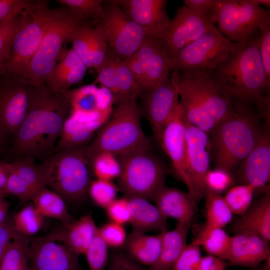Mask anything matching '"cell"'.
I'll return each instance as SVG.
<instances>
[{"mask_svg":"<svg viewBox=\"0 0 270 270\" xmlns=\"http://www.w3.org/2000/svg\"><path fill=\"white\" fill-rule=\"evenodd\" d=\"M190 222H178L173 230L162 233L161 252L150 270H168L178 258L186 244Z\"/></svg>","mask_w":270,"mask_h":270,"instance_id":"obj_30","label":"cell"},{"mask_svg":"<svg viewBox=\"0 0 270 270\" xmlns=\"http://www.w3.org/2000/svg\"><path fill=\"white\" fill-rule=\"evenodd\" d=\"M117 56L108 46L107 56L100 67L96 70V82L108 90L114 96L117 94L116 61Z\"/></svg>","mask_w":270,"mask_h":270,"instance_id":"obj_44","label":"cell"},{"mask_svg":"<svg viewBox=\"0 0 270 270\" xmlns=\"http://www.w3.org/2000/svg\"><path fill=\"white\" fill-rule=\"evenodd\" d=\"M183 120L186 128L187 166L192 183L190 194L198 200L204 197L207 192L204 178L210 169L211 142L208 133Z\"/></svg>","mask_w":270,"mask_h":270,"instance_id":"obj_18","label":"cell"},{"mask_svg":"<svg viewBox=\"0 0 270 270\" xmlns=\"http://www.w3.org/2000/svg\"><path fill=\"white\" fill-rule=\"evenodd\" d=\"M234 106V112L208 134L215 168L230 172L252 150L262 130L258 123L259 114H255L250 106Z\"/></svg>","mask_w":270,"mask_h":270,"instance_id":"obj_4","label":"cell"},{"mask_svg":"<svg viewBox=\"0 0 270 270\" xmlns=\"http://www.w3.org/2000/svg\"><path fill=\"white\" fill-rule=\"evenodd\" d=\"M10 206V203L4 199V197H0V224L3 222L8 218V214Z\"/></svg>","mask_w":270,"mask_h":270,"instance_id":"obj_59","label":"cell"},{"mask_svg":"<svg viewBox=\"0 0 270 270\" xmlns=\"http://www.w3.org/2000/svg\"><path fill=\"white\" fill-rule=\"evenodd\" d=\"M94 28L112 52L122 60L132 56L149 38L114 0L104 2L100 18Z\"/></svg>","mask_w":270,"mask_h":270,"instance_id":"obj_11","label":"cell"},{"mask_svg":"<svg viewBox=\"0 0 270 270\" xmlns=\"http://www.w3.org/2000/svg\"><path fill=\"white\" fill-rule=\"evenodd\" d=\"M206 199V224L222 228L230 223L232 213L220 194L208 190Z\"/></svg>","mask_w":270,"mask_h":270,"instance_id":"obj_36","label":"cell"},{"mask_svg":"<svg viewBox=\"0 0 270 270\" xmlns=\"http://www.w3.org/2000/svg\"><path fill=\"white\" fill-rule=\"evenodd\" d=\"M99 234L108 246L122 247L126 238V230L123 226L110 222L98 228Z\"/></svg>","mask_w":270,"mask_h":270,"instance_id":"obj_50","label":"cell"},{"mask_svg":"<svg viewBox=\"0 0 270 270\" xmlns=\"http://www.w3.org/2000/svg\"><path fill=\"white\" fill-rule=\"evenodd\" d=\"M6 196L5 194L3 192H0V197H4Z\"/></svg>","mask_w":270,"mask_h":270,"instance_id":"obj_64","label":"cell"},{"mask_svg":"<svg viewBox=\"0 0 270 270\" xmlns=\"http://www.w3.org/2000/svg\"><path fill=\"white\" fill-rule=\"evenodd\" d=\"M34 160L29 158H20L11 162L12 168L22 183L34 197L46 186Z\"/></svg>","mask_w":270,"mask_h":270,"instance_id":"obj_35","label":"cell"},{"mask_svg":"<svg viewBox=\"0 0 270 270\" xmlns=\"http://www.w3.org/2000/svg\"><path fill=\"white\" fill-rule=\"evenodd\" d=\"M167 218L178 222H190L196 211V200L189 192L164 186L155 194L153 200Z\"/></svg>","mask_w":270,"mask_h":270,"instance_id":"obj_24","label":"cell"},{"mask_svg":"<svg viewBox=\"0 0 270 270\" xmlns=\"http://www.w3.org/2000/svg\"><path fill=\"white\" fill-rule=\"evenodd\" d=\"M63 240L74 252L84 254L96 236L98 228L90 213L64 224L58 229Z\"/></svg>","mask_w":270,"mask_h":270,"instance_id":"obj_28","label":"cell"},{"mask_svg":"<svg viewBox=\"0 0 270 270\" xmlns=\"http://www.w3.org/2000/svg\"><path fill=\"white\" fill-rule=\"evenodd\" d=\"M236 232L247 230L270 240V192L268 188L264 195L254 202L248 210L234 224Z\"/></svg>","mask_w":270,"mask_h":270,"instance_id":"obj_27","label":"cell"},{"mask_svg":"<svg viewBox=\"0 0 270 270\" xmlns=\"http://www.w3.org/2000/svg\"><path fill=\"white\" fill-rule=\"evenodd\" d=\"M92 26L83 24L70 36L68 42L72 48L88 68H92L91 56L90 30Z\"/></svg>","mask_w":270,"mask_h":270,"instance_id":"obj_43","label":"cell"},{"mask_svg":"<svg viewBox=\"0 0 270 270\" xmlns=\"http://www.w3.org/2000/svg\"><path fill=\"white\" fill-rule=\"evenodd\" d=\"M162 233L150 236L132 230L126 237L122 250L137 263L150 267L160 256Z\"/></svg>","mask_w":270,"mask_h":270,"instance_id":"obj_25","label":"cell"},{"mask_svg":"<svg viewBox=\"0 0 270 270\" xmlns=\"http://www.w3.org/2000/svg\"><path fill=\"white\" fill-rule=\"evenodd\" d=\"M230 238L226 260L232 265L255 267L270 256L268 241L247 230L236 232Z\"/></svg>","mask_w":270,"mask_h":270,"instance_id":"obj_22","label":"cell"},{"mask_svg":"<svg viewBox=\"0 0 270 270\" xmlns=\"http://www.w3.org/2000/svg\"><path fill=\"white\" fill-rule=\"evenodd\" d=\"M22 236L14 230L12 220L7 218L0 224V260L10 242Z\"/></svg>","mask_w":270,"mask_h":270,"instance_id":"obj_55","label":"cell"},{"mask_svg":"<svg viewBox=\"0 0 270 270\" xmlns=\"http://www.w3.org/2000/svg\"><path fill=\"white\" fill-rule=\"evenodd\" d=\"M226 266L224 260L208 254L202 257L197 270H225Z\"/></svg>","mask_w":270,"mask_h":270,"instance_id":"obj_57","label":"cell"},{"mask_svg":"<svg viewBox=\"0 0 270 270\" xmlns=\"http://www.w3.org/2000/svg\"><path fill=\"white\" fill-rule=\"evenodd\" d=\"M66 94L71 106L70 114L81 120L92 121L106 112L100 108L99 88L94 84L68 90Z\"/></svg>","mask_w":270,"mask_h":270,"instance_id":"obj_29","label":"cell"},{"mask_svg":"<svg viewBox=\"0 0 270 270\" xmlns=\"http://www.w3.org/2000/svg\"><path fill=\"white\" fill-rule=\"evenodd\" d=\"M128 198V197H127ZM130 220L133 230L144 232L150 231L162 233L167 231V218L148 200L140 197H129Z\"/></svg>","mask_w":270,"mask_h":270,"instance_id":"obj_26","label":"cell"},{"mask_svg":"<svg viewBox=\"0 0 270 270\" xmlns=\"http://www.w3.org/2000/svg\"><path fill=\"white\" fill-rule=\"evenodd\" d=\"M234 183V178L232 172L221 168L210 169L204 178L207 191L220 194L232 187Z\"/></svg>","mask_w":270,"mask_h":270,"instance_id":"obj_47","label":"cell"},{"mask_svg":"<svg viewBox=\"0 0 270 270\" xmlns=\"http://www.w3.org/2000/svg\"><path fill=\"white\" fill-rule=\"evenodd\" d=\"M183 118L208 134L235 111L231 96L208 74L172 72Z\"/></svg>","mask_w":270,"mask_h":270,"instance_id":"obj_3","label":"cell"},{"mask_svg":"<svg viewBox=\"0 0 270 270\" xmlns=\"http://www.w3.org/2000/svg\"><path fill=\"white\" fill-rule=\"evenodd\" d=\"M117 94L114 102L118 103L124 98L133 94L140 96L142 90L127 64L117 56L116 61Z\"/></svg>","mask_w":270,"mask_h":270,"instance_id":"obj_40","label":"cell"},{"mask_svg":"<svg viewBox=\"0 0 270 270\" xmlns=\"http://www.w3.org/2000/svg\"><path fill=\"white\" fill-rule=\"evenodd\" d=\"M90 44L92 68L96 70L107 56L108 46L102 35L92 26L90 30Z\"/></svg>","mask_w":270,"mask_h":270,"instance_id":"obj_51","label":"cell"},{"mask_svg":"<svg viewBox=\"0 0 270 270\" xmlns=\"http://www.w3.org/2000/svg\"><path fill=\"white\" fill-rule=\"evenodd\" d=\"M108 247L98 230L84 254L90 270H105L109 260Z\"/></svg>","mask_w":270,"mask_h":270,"instance_id":"obj_45","label":"cell"},{"mask_svg":"<svg viewBox=\"0 0 270 270\" xmlns=\"http://www.w3.org/2000/svg\"><path fill=\"white\" fill-rule=\"evenodd\" d=\"M138 97L133 94L118 102L111 117L98 130L92 142L86 146V155L91 164L93 159L102 152L118 156L150 147L142 128Z\"/></svg>","mask_w":270,"mask_h":270,"instance_id":"obj_5","label":"cell"},{"mask_svg":"<svg viewBox=\"0 0 270 270\" xmlns=\"http://www.w3.org/2000/svg\"><path fill=\"white\" fill-rule=\"evenodd\" d=\"M106 270H150L137 263L122 250L112 252Z\"/></svg>","mask_w":270,"mask_h":270,"instance_id":"obj_53","label":"cell"},{"mask_svg":"<svg viewBox=\"0 0 270 270\" xmlns=\"http://www.w3.org/2000/svg\"><path fill=\"white\" fill-rule=\"evenodd\" d=\"M230 238L222 229L204 224L192 242L202 246L210 254L226 260Z\"/></svg>","mask_w":270,"mask_h":270,"instance_id":"obj_33","label":"cell"},{"mask_svg":"<svg viewBox=\"0 0 270 270\" xmlns=\"http://www.w3.org/2000/svg\"><path fill=\"white\" fill-rule=\"evenodd\" d=\"M28 256L30 270H82L79 255L69 248L58 229L32 240Z\"/></svg>","mask_w":270,"mask_h":270,"instance_id":"obj_15","label":"cell"},{"mask_svg":"<svg viewBox=\"0 0 270 270\" xmlns=\"http://www.w3.org/2000/svg\"><path fill=\"white\" fill-rule=\"evenodd\" d=\"M34 84L6 71L0 74V130L14 134L28 112Z\"/></svg>","mask_w":270,"mask_h":270,"instance_id":"obj_13","label":"cell"},{"mask_svg":"<svg viewBox=\"0 0 270 270\" xmlns=\"http://www.w3.org/2000/svg\"><path fill=\"white\" fill-rule=\"evenodd\" d=\"M88 190L94 202L106 208L116 199L118 188L111 180L97 178L91 182Z\"/></svg>","mask_w":270,"mask_h":270,"instance_id":"obj_46","label":"cell"},{"mask_svg":"<svg viewBox=\"0 0 270 270\" xmlns=\"http://www.w3.org/2000/svg\"><path fill=\"white\" fill-rule=\"evenodd\" d=\"M44 217L33 204L22 208L14 216L12 223L14 230L22 235L31 237L41 228Z\"/></svg>","mask_w":270,"mask_h":270,"instance_id":"obj_38","label":"cell"},{"mask_svg":"<svg viewBox=\"0 0 270 270\" xmlns=\"http://www.w3.org/2000/svg\"><path fill=\"white\" fill-rule=\"evenodd\" d=\"M270 256H269L265 260L266 264L264 266V270H270Z\"/></svg>","mask_w":270,"mask_h":270,"instance_id":"obj_62","label":"cell"},{"mask_svg":"<svg viewBox=\"0 0 270 270\" xmlns=\"http://www.w3.org/2000/svg\"><path fill=\"white\" fill-rule=\"evenodd\" d=\"M259 50L268 79L270 80V22L258 30Z\"/></svg>","mask_w":270,"mask_h":270,"instance_id":"obj_54","label":"cell"},{"mask_svg":"<svg viewBox=\"0 0 270 270\" xmlns=\"http://www.w3.org/2000/svg\"><path fill=\"white\" fill-rule=\"evenodd\" d=\"M150 38L160 40L170 22L166 0H114Z\"/></svg>","mask_w":270,"mask_h":270,"instance_id":"obj_19","label":"cell"},{"mask_svg":"<svg viewBox=\"0 0 270 270\" xmlns=\"http://www.w3.org/2000/svg\"><path fill=\"white\" fill-rule=\"evenodd\" d=\"M216 0H184V6L211 18L216 23Z\"/></svg>","mask_w":270,"mask_h":270,"instance_id":"obj_56","label":"cell"},{"mask_svg":"<svg viewBox=\"0 0 270 270\" xmlns=\"http://www.w3.org/2000/svg\"><path fill=\"white\" fill-rule=\"evenodd\" d=\"M214 24L209 17L185 6L178 8L159 40L165 55L172 59L181 50L207 32Z\"/></svg>","mask_w":270,"mask_h":270,"instance_id":"obj_14","label":"cell"},{"mask_svg":"<svg viewBox=\"0 0 270 270\" xmlns=\"http://www.w3.org/2000/svg\"><path fill=\"white\" fill-rule=\"evenodd\" d=\"M106 210L112 222L123 226L130 222V208L128 199L126 196L115 199Z\"/></svg>","mask_w":270,"mask_h":270,"instance_id":"obj_52","label":"cell"},{"mask_svg":"<svg viewBox=\"0 0 270 270\" xmlns=\"http://www.w3.org/2000/svg\"><path fill=\"white\" fill-rule=\"evenodd\" d=\"M66 8L74 16L86 24L87 20H99L102 11V0H56Z\"/></svg>","mask_w":270,"mask_h":270,"instance_id":"obj_37","label":"cell"},{"mask_svg":"<svg viewBox=\"0 0 270 270\" xmlns=\"http://www.w3.org/2000/svg\"><path fill=\"white\" fill-rule=\"evenodd\" d=\"M214 12L218 29L232 42H244L270 22V10L254 0H216Z\"/></svg>","mask_w":270,"mask_h":270,"instance_id":"obj_10","label":"cell"},{"mask_svg":"<svg viewBox=\"0 0 270 270\" xmlns=\"http://www.w3.org/2000/svg\"><path fill=\"white\" fill-rule=\"evenodd\" d=\"M256 190L251 184H240L229 188L223 197L232 212L242 216L251 205Z\"/></svg>","mask_w":270,"mask_h":270,"instance_id":"obj_39","label":"cell"},{"mask_svg":"<svg viewBox=\"0 0 270 270\" xmlns=\"http://www.w3.org/2000/svg\"><path fill=\"white\" fill-rule=\"evenodd\" d=\"M32 202L36 209L44 218H54L64 224L73 220L68 212L65 200L47 187L38 192Z\"/></svg>","mask_w":270,"mask_h":270,"instance_id":"obj_32","label":"cell"},{"mask_svg":"<svg viewBox=\"0 0 270 270\" xmlns=\"http://www.w3.org/2000/svg\"><path fill=\"white\" fill-rule=\"evenodd\" d=\"M144 94V108L154 139L159 144L162 131L179 104V94L173 72Z\"/></svg>","mask_w":270,"mask_h":270,"instance_id":"obj_17","label":"cell"},{"mask_svg":"<svg viewBox=\"0 0 270 270\" xmlns=\"http://www.w3.org/2000/svg\"><path fill=\"white\" fill-rule=\"evenodd\" d=\"M101 126L80 122L69 114L66 119L56 145V150L83 146Z\"/></svg>","mask_w":270,"mask_h":270,"instance_id":"obj_31","label":"cell"},{"mask_svg":"<svg viewBox=\"0 0 270 270\" xmlns=\"http://www.w3.org/2000/svg\"><path fill=\"white\" fill-rule=\"evenodd\" d=\"M92 167L98 179L111 180L120 174V165L117 157L108 152H102L92 160Z\"/></svg>","mask_w":270,"mask_h":270,"instance_id":"obj_42","label":"cell"},{"mask_svg":"<svg viewBox=\"0 0 270 270\" xmlns=\"http://www.w3.org/2000/svg\"><path fill=\"white\" fill-rule=\"evenodd\" d=\"M6 62V60L0 58V74L6 71L5 64Z\"/></svg>","mask_w":270,"mask_h":270,"instance_id":"obj_61","label":"cell"},{"mask_svg":"<svg viewBox=\"0 0 270 270\" xmlns=\"http://www.w3.org/2000/svg\"><path fill=\"white\" fill-rule=\"evenodd\" d=\"M84 24L64 7L48 9L45 32L30 65L28 80L34 85L45 84L63 44Z\"/></svg>","mask_w":270,"mask_h":270,"instance_id":"obj_8","label":"cell"},{"mask_svg":"<svg viewBox=\"0 0 270 270\" xmlns=\"http://www.w3.org/2000/svg\"><path fill=\"white\" fill-rule=\"evenodd\" d=\"M208 74L231 96L234 106L255 104L259 112L270 110V80L262 60L258 32L238 43L228 58Z\"/></svg>","mask_w":270,"mask_h":270,"instance_id":"obj_2","label":"cell"},{"mask_svg":"<svg viewBox=\"0 0 270 270\" xmlns=\"http://www.w3.org/2000/svg\"><path fill=\"white\" fill-rule=\"evenodd\" d=\"M24 14L12 20L0 22V58L9 59L11 46L14 38L20 28Z\"/></svg>","mask_w":270,"mask_h":270,"instance_id":"obj_48","label":"cell"},{"mask_svg":"<svg viewBox=\"0 0 270 270\" xmlns=\"http://www.w3.org/2000/svg\"><path fill=\"white\" fill-rule=\"evenodd\" d=\"M160 144L170 158L176 175L190 193L192 183L186 162V128L179 104L162 131Z\"/></svg>","mask_w":270,"mask_h":270,"instance_id":"obj_20","label":"cell"},{"mask_svg":"<svg viewBox=\"0 0 270 270\" xmlns=\"http://www.w3.org/2000/svg\"><path fill=\"white\" fill-rule=\"evenodd\" d=\"M124 61L142 92L153 88L170 74V59L165 55L159 41L150 38Z\"/></svg>","mask_w":270,"mask_h":270,"instance_id":"obj_16","label":"cell"},{"mask_svg":"<svg viewBox=\"0 0 270 270\" xmlns=\"http://www.w3.org/2000/svg\"><path fill=\"white\" fill-rule=\"evenodd\" d=\"M5 136H6L0 130V148L2 146L4 138Z\"/></svg>","mask_w":270,"mask_h":270,"instance_id":"obj_63","label":"cell"},{"mask_svg":"<svg viewBox=\"0 0 270 270\" xmlns=\"http://www.w3.org/2000/svg\"><path fill=\"white\" fill-rule=\"evenodd\" d=\"M87 69L72 48H62L44 84L52 90L64 92L83 79Z\"/></svg>","mask_w":270,"mask_h":270,"instance_id":"obj_23","label":"cell"},{"mask_svg":"<svg viewBox=\"0 0 270 270\" xmlns=\"http://www.w3.org/2000/svg\"><path fill=\"white\" fill-rule=\"evenodd\" d=\"M83 146L56 150L36 164L46 186L69 202L82 200L91 182L92 164Z\"/></svg>","mask_w":270,"mask_h":270,"instance_id":"obj_6","label":"cell"},{"mask_svg":"<svg viewBox=\"0 0 270 270\" xmlns=\"http://www.w3.org/2000/svg\"><path fill=\"white\" fill-rule=\"evenodd\" d=\"M270 177V136L266 128H262L256 144L241 162L236 178L240 184H251L256 189H266Z\"/></svg>","mask_w":270,"mask_h":270,"instance_id":"obj_21","label":"cell"},{"mask_svg":"<svg viewBox=\"0 0 270 270\" xmlns=\"http://www.w3.org/2000/svg\"><path fill=\"white\" fill-rule=\"evenodd\" d=\"M49 8L45 6L24 13L22 23L11 46L6 71L28 80L30 62L42 39Z\"/></svg>","mask_w":270,"mask_h":270,"instance_id":"obj_12","label":"cell"},{"mask_svg":"<svg viewBox=\"0 0 270 270\" xmlns=\"http://www.w3.org/2000/svg\"><path fill=\"white\" fill-rule=\"evenodd\" d=\"M254 2L258 5H264L268 8L270 6V0H254Z\"/></svg>","mask_w":270,"mask_h":270,"instance_id":"obj_60","label":"cell"},{"mask_svg":"<svg viewBox=\"0 0 270 270\" xmlns=\"http://www.w3.org/2000/svg\"><path fill=\"white\" fill-rule=\"evenodd\" d=\"M238 44L226 38L214 24L170 59V72L210 74L228 58Z\"/></svg>","mask_w":270,"mask_h":270,"instance_id":"obj_9","label":"cell"},{"mask_svg":"<svg viewBox=\"0 0 270 270\" xmlns=\"http://www.w3.org/2000/svg\"><path fill=\"white\" fill-rule=\"evenodd\" d=\"M31 237L22 236L12 241L0 260V270H30L28 248Z\"/></svg>","mask_w":270,"mask_h":270,"instance_id":"obj_34","label":"cell"},{"mask_svg":"<svg viewBox=\"0 0 270 270\" xmlns=\"http://www.w3.org/2000/svg\"><path fill=\"white\" fill-rule=\"evenodd\" d=\"M202 258L200 246L192 242L186 245L178 258L168 270H197Z\"/></svg>","mask_w":270,"mask_h":270,"instance_id":"obj_49","label":"cell"},{"mask_svg":"<svg viewBox=\"0 0 270 270\" xmlns=\"http://www.w3.org/2000/svg\"><path fill=\"white\" fill-rule=\"evenodd\" d=\"M10 170L11 162H0V192L4 194V188Z\"/></svg>","mask_w":270,"mask_h":270,"instance_id":"obj_58","label":"cell"},{"mask_svg":"<svg viewBox=\"0 0 270 270\" xmlns=\"http://www.w3.org/2000/svg\"><path fill=\"white\" fill-rule=\"evenodd\" d=\"M70 110L66 92H54L44 84L34 85L27 114L13 134L12 154L34 160L50 157Z\"/></svg>","mask_w":270,"mask_h":270,"instance_id":"obj_1","label":"cell"},{"mask_svg":"<svg viewBox=\"0 0 270 270\" xmlns=\"http://www.w3.org/2000/svg\"><path fill=\"white\" fill-rule=\"evenodd\" d=\"M120 165L118 178L120 189L126 197L153 200L156 192L164 186L166 170L160 160L142 148L116 156Z\"/></svg>","mask_w":270,"mask_h":270,"instance_id":"obj_7","label":"cell"},{"mask_svg":"<svg viewBox=\"0 0 270 270\" xmlns=\"http://www.w3.org/2000/svg\"><path fill=\"white\" fill-rule=\"evenodd\" d=\"M48 1L38 0H0V22H6L26 12L48 6Z\"/></svg>","mask_w":270,"mask_h":270,"instance_id":"obj_41","label":"cell"}]
</instances>
